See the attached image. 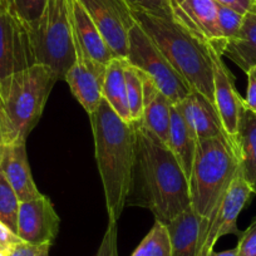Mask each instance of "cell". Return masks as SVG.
<instances>
[{"mask_svg":"<svg viewBox=\"0 0 256 256\" xmlns=\"http://www.w3.org/2000/svg\"><path fill=\"white\" fill-rule=\"evenodd\" d=\"M238 248V256H256V220L241 232Z\"/></svg>","mask_w":256,"mask_h":256,"instance_id":"cell-30","label":"cell"},{"mask_svg":"<svg viewBox=\"0 0 256 256\" xmlns=\"http://www.w3.org/2000/svg\"><path fill=\"white\" fill-rule=\"evenodd\" d=\"M124 60L126 59L113 58L107 64L102 96L103 100L123 120L131 122L127 102V90H126Z\"/></svg>","mask_w":256,"mask_h":256,"instance_id":"cell-23","label":"cell"},{"mask_svg":"<svg viewBox=\"0 0 256 256\" xmlns=\"http://www.w3.org/2000/svg\"><path fill=\"white\" fill-rule=\"evenodd\" d=\"M144 84V114L141 123L168 146L170 128H171L172 103L156 86V83L140 70Z\"/></svg>","mask_w":256,"mask_h":256,"instance_id":"cell-17","label":"cell"},{"mask_svg":"<svg viewBox=\"0 0 256 256\" xmlns=\"http://www.w3.org/2000/svg\"><path fill=\"white\" fill-rule=\"evenodd\" d=\"M56 80V73L44 64H36L0 80V130L4 146L26 142Z\"/></svg>","mask_w":256,"mask_h":256,"instance_id":"cell-4","label":"cell"},{"mask_svg":"<svg viewBox=\"0 0 256 256\" xmlns=\"http://www.w3.org/2000/svg\"><path fill=\"white\" fill-rule=\"evenodd\" d=\"M132 123L136 134L134 182L138 180L142 204L156 220L167 224L191 206L188 178L171 150L141 120Z\"/></svg>","mask_w":256,"mask_h":256,"instance_id":"cell-1","label":"cell"},{"mask_svg":"<svg viewBox=\"0 0 256 256\" xmlns=\"http://www.w3.org/2000/svg\"><path fill=\"white\" fill-rule=\"evenodd\" d=\"M235 141L242 176L256 195V113L246 107Z\"/></svg>","mask_w":256,"mask_h":256,"instance_id":"cell-21","label":"cell"},{"mask_svg":"<svg viewBox=\"0 0 256 256\" xmlns=\"http://www.w3.org/2000/svg\"><path fill=\"white\" fill-rule=\"evenodd\" d=\"M208 256H238V248H231V250L221 251V252H215V251H211Z\"/></svg>","mask_w":256,"mask_h":256,"instance_id":"cell-35","label":"cell"},{"mask_svg":"<svg viewBox=\"0 0 256 256\" xmlns=\"http://www.w3.org/2000/svg\"><path fill=\"white\" fill-rule=\"evenodd\" d=\"M0 172L8 180L20 202L42 195L32 176L26 142L4 146L0 160Z\"/></svg>","mask_w":256,"mask_h":256,"instance_id":"cell-16","label":"cell"},{"mask_svg":"<svg viewBox=\"0 0 256 256\" xmlns=\"http://www.w3.org/2000/svg\"><path fill=\"white\" fill-rule=\"evenodd\" d=\"M251 194V187L245 181L242 172L238 168L228 191L211 211L210 216L208 218H202L198 256H208L211 251H214V246L222 236L231 234L236 236L241 235L236 222L241 211L250 201Z\"/></svg>","mask_w":256,"mask_h":256,"instance_id":"cell-9","label":"cell"},{"mask_svg":"<svg viewBox=\"0 0 256 256\" xmlns=\"http://www.w3.org/2000/svg\"><path fill=\"white\" fill-rule=\"evenodd\" d=\"M72 6L74 40L90 58L94 59L98 63L107 66L114 58V56L108 48L102 34L100 33L94 22L92 20L80 0H73Z\"/></svg>","mask_w":256,"mask_h":256,"instance_id":"cell-18","label":"cell"},{"mask_svg":"<svg viewBox=\"0 0 256 256\" xmlns=\"http://www.w3.org/2000/svg\"><path fill=\"white\" fill-rule=\"evenodd\" d=\"M0 256H9V250H0Z\"/></svg>","mask_w":256,"mask_h":256,"instance_id":"cell-36","label":"cell"},{"mask_svg":"<svg viewBox=\"0 0 256 256\" xmlns=\"http://www.w3.org/2000/svg\"><path fill=\"white\" fill-rule=\"evenodd\" d=\"M76 59L66 74V82L76 100L80 103L88 114L94 112L103 100V82L107 66L96 62L83 52L74 40Z\"/></svg>","mask_w":256,"mask_h":256,"instance_id":"cell-12","label":"cell"},{"mask_svg":"<svg viewBox=\"0 0 256 256\" xmlns=\"http://www.w3.org/2000/svg\"><path fill=\"white\" fill-rule=\"evenodd\" d=\"M208 50L212 59L214 103L226 134L235 141L245 110V102L236 90L235 77L226 67L222 54L211 46H208Z\"/></svg>","mask_w":256,"mask_h":256,"instance_id":"cell-11","label":"cell"},{"mask_svg":"<svg viewBox=\"0 0 256 256\" xmlns=\"http://www.w3.org/2000/svg\"><path fill=\"white\" fill-rule=\"evenodd\" d=\"M174 18L186 26L194 36L222 54V40L218 24V4L214 0H184L181 4L171 3Z\"/></svg>","mask_w":256,"mask_h":256,"instance_id":"cell-14","label":"cell"},{"mask_svg":"<svg viewBox=\"0 0 256 256\" xmlns=\"http://www.w3.org/2000/svg\"><path fill=\"white\" fill-rule=\"evenodd\" d=\"M240 168L238 146L228 138L198 141L188 178L191 208L208 218Z\"/></svg>","mask_w":256,"mask_h":256,"instance_id":"cell-5","label":"cell"},{"mask_svg":"<svg viewBox=\"0 0 256 256\" xmlns=\"http://www.w3.org/2000/svg\"><path fill=\"white\" fill-rule=\"evenodd\" d=\"M132 12L154 14L158 16H174L171 0H123Z\"/></svg>","mask_w":256,"mask_h":256,"instance_id":"cell-28","label":"cell"},{"mask_svg":"<svg viewBox=\"0 0 256 256\" xmlns=\"http://www.w3.org/2000/svg\"><path fill=\"white\" fill-rule=\"evenodd\" d=\"M22 241L23 240L19 238L18 234L14 232L3 221H0V248L2 250H10Z\"/></svg>","mask_w":256,"mask_h":256,"instance_id":"cell-33","label":"cell"},{"mask_svg":"<svg viewBox=\"0 0 256 256\" xmlns=\"http://www.w3.org/2000/svg\"><path fill=\"white\" fill-rule=\"evenodd\" d=\"M49 248L50 244L34 245L22 241L9 250V256H48Z\"/></svg>","mask_w":256,"mask_h":256,"instance_id":"cell-31","label":"cell"},{"mask_svg":"<svg viewBox=\"0 0 256 256\" xmlns=\"http://www.w3.org/2000/svg\"><path fill=\"white\" fill-rule=\"evenodd\" d=\"M88 116L92 124L96 161L102 178L110 222L114 225L134 186V127L132 122L123 120L104 100Z\"/></svg>","mask_w":256,"mask_h":256,"instance_id":"cell-2","label":"cell"},{"mask_svg":"<svg viewBox=\"0 0 256 256\" xmlns=\"http://www.w3.org/2000/svg\"><path fill=\"white\" fill-rule=\"evenodd\" d=\"M0 144H3V137H2V130H0Z\"/></svg>","mask_w":256,"mask_h":256,"instance_id":"cell-39","label":"cell"},{"mask_svg":"<svg viewBox=\"0 0 256 256\" xmlns=\"http://www.w3.org/2000/svg\"><path fill=\"white\" fill-rule=\"evenodd\" d=\"M4 2H6V0H0V4H3Z\"/></svg>","mask_w":256,"mask_h":256,"instance_id":"cell-40","label":"cell"},{"mask_svg":"<svg viewBox=\"0 0 256 256\" xmlns=\"http://www.w3.org/2000/svg\"><path fill=\"white\" fill-rule=\"evenodd\" d=\"M182 2H184V0H171V3L174 4H181Z\"/></svg>","mask_w":256,"mask_h":256,"instance_id":"cell-37","label":"cell"},{"mask_svg":"<svg viewBox=\"0 0 256 256\" xmlns=\"http://www.w3.org/2000/svg\"><path fill=\"white\" fill-rule=\"evenodd\" d=\"M244 16L226 6L218 4V24L222 40L228 42L236 36L242 24Z\"/></svg>","mask_w":256,"mask_h":256,"instance_id":"cell-27","label":"cell"},{"mask_svg":"<svg viewBox=\"0 0 256 256\" xmlns=\"http://www.w3.org/2000/svg\"><path fill=\"white\" fill-rule=\"evenodd\" d=\"M38 63L34 26L20 18L13 0L0 4V80Z\"/></svg>","mask_w":256,"mask_h":256,"instance_id":"cell-8","label":"cell"},{"mask_svg":"<svg viewBox=\"0 0 256 256\" xmlns=\"http://www.w3.org/2000/svg\"><path fill=\"white\" fill-rule=\"evenodd\" d=\"M222 56H228L245 73L256 67V9L244 16L240 30L226 42Z\"/></svg>","mask_w":256,"mask_h":256,"instance_id":"cell-20","label":"cell"},{"mask_svg":"<svg viewBox=\"0 0 256 256\" xmlns=\"http://www.w3.org/2000/svg\"><path fill=\"white\" fill-rule=\"evenodd\" d=\"M126 60L132 67L148 76L174 106L181 102L192 90L137 23H134L128 34Z\"/></svg>","mask_w":256,"mask_h":256,"instance_id":"cell-7","label":"cell"},{"mask_svg":"<svg viewBox=\"0 0 256 256\" xmlns=\"http://www.w3.org/2000/svg\"><path fill=\"white\" fill-rule=\"evenodd\" d=\"M59 218L48 196L22 201L18 212V234L23 241L34 245L53 244L59 231Z\"/></svg>","mask_w":256,"mask_h":256,"instance_id":"cell-13","label":"cell"},{"mask_svg":"<svg viewBox=\"0 0 256 256\" xmlns=\"http://www.w3.org/2000/svg\"><path fill=\"white\" fill-rule=\"evenodd\" d=\"M114 58L126 59L128 34L134 26L132 10L123 0H80Z\"/></svg>","mask_w":256,"mask_h":256,"instance_id":"cell-10","label":"cell"},{"mask_svg":"<svg viewBox=\"0 0 256 256\" xmlns=\"http://www.w3.org/2000/svg\"><path fill=\"white\" fill-rule=\"evenodd\" d=\"M246 74H248V90L244 102L248 110L256 113V67L251 68Z\"/></svg>","mask_w":256,"mask_h":256,"instance_id":"cell-34","label":"cell"},{"mask_svg":"<svg viewBox=\"0 0 256 256\" xmlns=\"http://www.w3.org/2000/svg\"><path fill=\"white\" fill-rule=\"evenodd\" d=\"M3 148L4 144H0V160H2V154H3Z\"/></svg>","mask_w":256,"mask_h":256,"instance_id":"cell-38","label":"cell"},{"mask_svg":"<svg viewBox=\"0 0 256 256\" xmlns=\"http://www.w3.org/2000/svg\"><path fill=\"white\" fill-rule=\"evenodd\" d=\"M0 250H2V248H0Z\"/></svg>","mask_w":256,"mask_h":256,"instance_id":"cell-41","label":"cell"},{"mask_svg":"<svg viewBox=\"0 0 256 256\" xmlns=\"http://www.w3.org/2000/svg\"><path fill=\"white\" fill-rule=\"evenodd\" d=\"M196 146H198V138H196L195 134L191 131V128L188 127L180 110L174 106H172L171 128H170L168 146L167 147L171 150L174 156L181 164L187 178H190V174H191Z\"/></svg>","mask_w":256,"mask_h":256,"instance_id":"cell-22","label":"cell"},{"mask_svg":"<svg viewBox=\"0 0 256 256\" xmlns=\"http://www.w3.org/2000/svg\"><path fill=\"white\" fill-rule=\"evenodd\" d=\"M132 16L190 88L214 103L210 44L194 36L174 16L167 18L142 12H132Z\"/></svg>","mask_w":256,"mask_h":256,"instance_id":"cell-3","label":"cell"},{"mask_svg":"<svg viewBox=\"0 0 256 256\" xmlns=\"http://www.w3.org/2000/svg\"><path fill=\"white\" fill-rule=\"evenodd\" d=\"M202 218L190 206L166 224L171 241V256H198Z\"/></svg>","mask_w":256,"mask_h":256,"instance_id":"cell-19","label":"cell"},{"mask_svg":"<svg viewBox=\"0 0 256 256\" xmlns=\"http://www.w3.org/2000/svg\"><path fill=\"white\" fill-rule=\"evenodd\" d=\"M124 80L131 122H137L141 120L144 114V84L140 70L132 67L127 60H124Z\"/></svg>","mask_w":256,"mask_h":256,"instance_id":"cell-25","label":"cell"},{"mask_svg":"<svg viewBox=\"0 0 256 256\" xmlns=\"http://www.w3.org/2000/svg\"><path fill=\"white\" fill-rule=\"evenodd\" d=\"M132 256H171V241L166 224L156 220Z\"/></svg>","mask_w":256,"mask_h":256,"instance_id":"cell-24","label":"cell"},{"mask_svg":"<svg viewBox=\"0 0 256 256\" xmlns=\"http://www.w3.org/2000/svg\"><path fill=\"white\" fill-rule=\"evenodd\" d=\"M214 2L218 6L232 9L242 16L256 9V0H214Z\"/></svg>","mask_w":256,"mask_h":256,"instance_id":"cell-32","label":"cell"},{"mask_svg":"<svg viewBox=\"0 0 256 256\" xmlns=\"http://www.w3.org/2000/svg\"><path fill=\"white\" fill-rule=\"evenodd\" d=\"M174 107L180 110L198 141L211 138H228L234 141L226 134L215 104L200 92L191 90Z\"/></svg>","mask_w":256,"mask_h":256,"instance_id":"cell-15","label":"cell"},{"mask_svg":"<svg viewBox=\"0 0 256 256\" xmlns=\"http://www.w3.org/2000/svg\"><path fill=\"white\" fill-rule=\"evenodd\" d=\"M13 3L20 18L32 26H36L43 14L46 0H13Z\"/></svg>","mask_w":256,"mask_h":256,"instance_id":"cell-29","label":"cell"},{"mask_svg":"<svg viewBox=\"0 0 256 256\" xmlns=\"http://www.w3.org/2000/svg\"><path fill=\"white\" fill-rule=\"evenodd\" d=\"M73 0H46L34 26L38 63L48 66L64 80L76 59Z\"/></svg>","mask_w":256,"mask_h":256,"instance_id":"cell-6","label":"cell"},{"mask_svg":"<svg viewBox=\"0 0 256 256\" xmlns=\"http://www.w3.org/2000/svg\"><path fill=\"white\" fill-rule=\"evenodd\" d=\"M19 201L16 191L8 180L0 172V221L8 225L14 232L18 230V212Z\"/></svg>","mask_w":256,"mask_h":256,"instance_id":"cell-26","label":"cell"}]
</instances>
